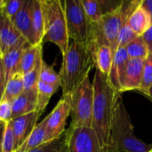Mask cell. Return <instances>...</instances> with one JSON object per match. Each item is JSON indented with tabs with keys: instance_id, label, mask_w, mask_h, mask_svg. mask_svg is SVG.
Masks as SVG:
<instances>
[{
	"instance_id": "6",
	"label": "cell",
	"mask_w": 152,
	"mask_h": 152,
	"mask_svg": "<svg viewBox=\"0 0 152 152\" xmlns=\"http://www.w3.org/2000/svg\"><path fill=\"white\" fill-rule=\"evenodd\" d=\"M71 127H93L94 87L89 77L69 96Z\"/></svg>"
},
{
	"instance_id": "22",
	"label": "cell",
	"mask_w": 152,
	"mask_h": 152,
	"mask_svg": "<svg viewBox=\"0 0 152 152\" xmlns=\"http://www.w3.org/2000/svg\"><path fill=\"white\" fill-rule=\"evenodd\" d=\"M23 91V75L22 73H17L10 77L5 83L2 100L8 101L12 103V102H13Z\"/></svg>"
},
{
	"instance_id": "2",
	"label": "cell",
	"mask_w": 152,
	"mask_h": 152,
	"mask_svg": "<svg viewBox=\"0 0 152 152\" xmlns=\"http://www.w3.org/2000/svg\"><path fill=\"white\" fill-rule=\"evenodd\" d=\"M93 54L87 45L77 42H69L66 53L62 56L60 70L62 96H69L89 77L94 67Z\"/></svg>"
},
{
	"instance_id": "18",
	"label": "cell",
	"mask_w": 152,
	"mask_h": 152,
	"mask_svg": "<svg viewBox=\"0 0 152 152\" xmlns=\"http://www.w3.org/2000/svg\"><path fill=\"white\" fill-rule=\"evenodd\" d=\"M127 23L137 36H142L151 26V18L142 6V0L127 19Z\"/></svg>"
},
{
	"instance_id": "20",
	"label": "cell",
	"mask_w": 152,
	"mask_h": 152,
	"mask_svg": "<svg viewBox=\"0 0 152 152\" xmlns=\"http://www.w3.org/2000/svg\"><path fill=\"white\" fill-rule=\"evenodd\" d=\"M46 117L36 126L32 133L22 143L16 152H28L45 142L46 136Z\"/></svg>"
},
{
	"instance_id": "13",
	"label": "cell",
	"mask_w": 152,
	"mask_h": 152,
	"mask_svg": "<svg viewBox=\"0 0 152 152\" xmlns=\"http://www.w3.org/2000/svg\"><path fill=\"white\" fill-rule=\"evenodd\" d=\"M22 38L12 20L6 15L4 9H0V43L3 54L18 44Z\"/></svg>"
},
{
	"instance_id": "26",
	"label": "cell",
	"mask_w": 152,
	"mask_h": 152,
	"mask_svg": "<svg viewBox=\"0 0 152 152\" xmlns=\"http://www.w3.org/2000/svg\"><path fill=\"white\" fill-rule=\"evenodd\" d=\"M66 139L67 134L65 131V133L60 137L53 141L45 142L28 152H68L66 147Z\"/></svg>"
},
{
	"instance_id": "35",
	"label": "cell",
	"mask_w": 152,
	"mask_h": 152,
	"mask_svg": "<svg viewBox=\"0 0 152 152\" xmlns=\"http://www.w3.org/2000/svg\"><path fill=\"white\" fill-rule=\"evenodd\" d=\"M4 86H5L4 74V69H3L2 61H1V58H0V101L2 100V97H3V94H4Z\"/></svg>"
},
{
	"instance_id": "33",
	"label": "cell",
	"mask_w": 152,
	"mask_h": 152,
	"mask_svg": "<svg viewBox=\"0 0 152 152\" xmlns=\"http://www.w3.org/2000/svg\"><path fill=\"white\" fill-rule=\"evenodd\" d=\"M12 119V104L8 101H0V123H6Z\"/></svg>"
},
{
	"instance_id": "41",
	"label": "cell",
	"mask_w": 152,
	"mask_h": 152,
	"mask_svg": "<svg viewBox=\"0 0 152 152\" xmlns=\"http://www.w3.org/2000/svg\"><path fill=\"white\" fill-rule=\"evenodd\" d=\"M149 152H152V149H151V151H149Z\"/></svg>"
},
{
	"instance_id": "39",
	"label": "cell",
	"mask_w": 152,
	"mask_h": 152,
	"mask_svg": "<svg viewBox=\"0 0 152 152\" xmlns=\"http://www.w3.org/2000/svg\"><path fill=\"white\" fill-rule=\"evenodd\" d=\"M4 4H5V1L4 0H0V9L4 8Z\"/></svg>"
},
{
	"instance_id": "1",
	"label": "cell",
	"mask_w": 152,
	"mask_h": 152,
	"mask_svg": "<svg viewBox=\"0 0 152 152\" xmlns=\"http://www.w3.org/2000/svg\"><path fill=\"white\" fill-rule=\"evenodd\" d=\"M93 87V129L97 134L102 151L108 152L113 110L119 93L113 89L109 77L98 70H95Z\"/></svg>"
},
{
	"instance_id": "28",
	"label": "cell",
	"mask_w": 152,
	"mask_h": 152,
	"mask_svg": "<svg viewBox=\"0 0 152 152\" xmlns=\"http://www.w3.org/2000/svg\"><path fill=\"white\" fill-rule=\"evenodd\" d=\"M39 81L44 82L48 85L55 86H61V77L59 73H57L53 66H49L46 64V62L44 61L42 63V68L40 70V76H39Z\"/></svg>"
},
{
	"instance_id": "3",
	"label": "cell",
	"mask_w": 152,
	"mask_h": 152,
	"mask_svg": "<svg viewBox=\"0 0 152 152\" xmlns=\"http://www.w3.org/2000/svg\"><path fill=\"white\" fill-rule=\"evenodd\" d=\"M151 149V143L135 136L131 117L119 94L113 110L108 152H149Z\"/></svg>"
},
{
	"instance_id": "34",
	"label": "cell",
	"mask_w": 152,
	"mask_h": 152,
	"mask_svg": "<svg viewBox=\"0 0 152 152\" xmlns=\"http://www.w3.org/2000/svg\"><path fill=\"white\" fill-rule=\"evenodd\" d=\"M148 46L149 49V53H152V24L150 27V28L142 36Z\"/></svg>"
},
{
	"instance_id": "7",
	"label": "cell",
	"mask_w": 152,
	"mask_h": 152,
	"mask_svg": "<svg viewBox=\"0 0 152 152\" xmlns=\"http://www.w3.org/2000/svg\"><path fill=\"white\" fill-rule=\"evenodd\" d=\"M62 4L69 39L87 45L91 40L92 27L85 13L82 1L65 0Z\"/></svg>"
},
{
	"instance_id": "12",
	"label": "cell",
	"mask_w": 152,
	"mask_h": 152,
	"mask_svg": "<svg viewBox=\"0 0 152 152\" xmlns=\"http://www.w3.org/2000/svg\"><path fill=\"white\" fill-rule=\"evenodd\" d=\"M39 116L40 114L38 112L33 111L10 120V124L15 136L17 150L22 145V143L26 141V139L29 136V134L36 127L37 121Z\"/></svg>"
},
{
	"instance_id": "38",
	"label": "cell",
	"mask_w": 152,
	"mask_h": 152,
	"mask_svg": "<svg viewBox=\"0 0 152 152\" xmlns=\"http://www.w3.org/2000/svg\"><path fill=\"white\" fill-rule=\"evenodd\" d=\"M146 97H147V98H148V99H149V100H150V101H151V102H152V88H151V90L150 91L149 94H148V95H147Z\"/></svg>"
},
{
	"instance_id": "16",
	"label": "cell",
	"mask_w": 152,
	"mask_h": 152,
	"mask_svg": "<svg viewBox=\"0 0 152 152\" xmlns=\"http://www.w3.org/2000/svg\"><path fill=\"white\" fill-rule=\"evenodd\" d=\"M89 50L93 54L96 70L100 71L104 76L109 77L114 56V52L111 47L107 44H102L95 45Z\"/></svg>"
},
{
	"instance_id": "31",
	"label": "cell",
	"mask_w": 152,
	"mask_h": 152,
	"mask_svg": "<svg viewBox=\"0 0 152 152\" xmlns=\"http://www.w3.org/2000/svg\"><path fill=\"white\" fill-rule=\"evenodd\" d=\"M138 36L131 28L127 20L122 26L118 37V47H126L129 43H131Z\"/></svg>"
},
{
	"instance_id": "10",
	"label": "cell",
	"mask_w": 152,
	"mask_h": 152,
	"mask_svg": "<svg viewBox=\"0 0 152 152\" xmlns=\"http://www.w3.org/2000/svg\"><path fill=\"white\" fill-rule=\"evenodd\" d=\"M143 65L144 60L129 58L120 80L121 94L127 91H139L142 81Z\"/></svg>"
},
{
	"instance_id": "36",
	"label": "cell",
	"mask_w": 152,
	"mask_h": 152,
	"mask_svg": "<svg viewBox=\"0 0 152 152\" xmlns=\"http://www.w3.org/2000/svg\"><path fill=\"white\" fill-rule=\"evenodd\" d=\"M142 4L149 12L152 20V0H142Z\"/></svg>"
},
{
	"instance_id": "17",
	"label": "cell",
	"mask_w": 152,
	"mask_h": 152,
	"mask_svg": "<svg viewBox=\"0 0 152 152\" xmlns=\"http://www.w3.org/2000/svg\"><path fill=\"white\" fill-rule=\"evenodd\" d=\"M129 60V56L127 54L126 47H118L114 53L112 67L110 70V74L109 77V80L113 87V89L117 93H120V80L126 68V65Z\"/></svg>"
},
{
	"instance_id": "30",
	"label": "cell",
	"mask_w": 152,
	"mask_h": 152,
	"mask_svg": "<svg viewBox=\"0 0 152 152\" xmlns=\"http://www.w3.org/2000/svg\"><path fill=\"white\" fill-rule=\"evenodd\" d=\"M44 61L43 56L37 61L36 66L28 73L23 74V85H24V91L31 90L37 87V83L39 81L40 70L42 68V63Z\"/></svg>"
},
{
	"instance_id": "25",
	"label": "cell",
	"mask_w": 152,
	"mask_h": 152,
	"mask_svg": "<svg viewBox=\"0 0 152 152\" xmlns=\"http://www.w3.org/2000/svg\"><path fill=\"white\" fill-rule=\"evenodd\" d=\"M82 5L90 24L98 22L103 16L100 0H81Z\"/></svg>"
},
{
	"instance_id": "23",
	"label": "cell",
	"mask_w": 152,
	"mask_h": 152,
	"mask_svg": "<svg viewBox=\"0 0 152 152\" xmlns=\"http://www.w3.org/2000/svg\"><path fill=\"white\" fill-rule=\"evenodd\" d=\"M58 89H59L58 86L48 85L44 82L38 81L37 86V109H36L37 112H38L41 115V113L45 110V109L48 105L50 99L57 92Z\"/></svg>"
},
{
	"instance_id": "37",
	"label": "cell",
	"mask_w": 152,
	"mask_h": 152,
	"mask_svg": "<svg viewBox=\"0 0 152 152\" xmlns=\"http://www.w3.org/2000/svg\"><path fill=\"white\" fill-rule=\"evenodd\" d=\"M4 127V123H0V152H1V139H2Z\"/></svg>"
},
{
	"instance_id": "15",
	"label": "cell",
	"mask_w": 152,
	"mask_h": 152,
	"mask_svg": "<svg viewBox=\"0 0 152 152\" xmlns=\"http://www.w3.org/2000/svg\"><path fill=\"white\" fill-rule=\"evenodd\" d=\"M32 1L26 0L21 10L13 18L12 22L20 34V36L27 40V42L33 45V36H32V24H31V10Z\"/></svg>"
},
{
	"instance_id": "27",
	"label": "cell",
	"mask_w": 152,
	"mask_h": 152,
	"mask_svg": "<svg viewBox=\"0 0 152 152\" xmlns=\"http://www.w3.org/2000/svg\"><path fill=\"white\" fill-rule=\"evenodd\" d=\"M152 88V53H149L147 58L144 60L142 81L139 89L140 94L147 96Z\"/></svg>"
},
{
	"instance_id": "40",
	"label": "cell",
	"mask_w": 152,
	"mask_h": 152,
	"mask_svg": "<svg viewBox=\"0 0 152 152\" xmlns=\"http://www.w3.org/2000/svg\"><path fill=\"white\" fill-rule=\"evenodd\" d=\"M3 56V52H2V46H1V43H0V58H2Z\"/></svg>"
},
{
	"instance_id": "11",
	"label": "cell",
	"mask_w": 152,
	"mask_h": 152,
	"mask_svg": "<svg viewBox=\"0 0 152 152\" xmlns=\"http://www.w3.org/2000/svg\"><path fill=\"white\" fill-rule=\"evenodd\" d=\"M29 44L23 37L18 42L16 45L11 48L8 52L3 54L1 61L4 74V81L5 83L8 81L10 77L17 73H21L20 70V61L23 51Z\"/></svg>"
},
{
	"instance_id": "19",
	"label": "cell",
	"mask_w": 152,
	"mask_h": 152,
	"mask_svg": "<svg viewBox=\"0 0 152 152\" xmlns=\"http://www.w3.org/2000/svg\"><path fill=\"white\" fill-rule=\"evenodd\" d=\"M31 24H32L33 45H43L44 37H45V22H44L42 6H41V0L32 1Z\"/></svg>"
},
{
	"instance_id": "24",
	"label": "cell",
	"mask_w": 152,
	"mask_h": 152,
	"mask_svg": "<svg viewBox=\"0 0 152 152\" xmlns=\"http://www.w3.org/2000/svg\"><path fill=\"white\" fill-rule=\"evenodd\" d=\"M129 58L145 60L149 54L148 46L142 36H138L126 46Z\"/></svg>"
},
{
	"instance_id": "8",
	"label": "cell",
	"mask_w": 152,
	"mask_h": 152,
	"mask_svg": "<svg viewBox=\"0 0 152 152\" xmlns=\"http://www.w3.org/2000/svg\"><path fill=\"white\" fill-rule=\"evenodd\" d=\"M68 152H103L93 127H71L66 130Z\"/></svg>"
},
{
	"instance_id": "9",
	"label": "cell",
	"mask_w": 152,
	"mask_h": 152,
	"mask_svg": "<svg viewBox=\"0 0 152 152\" xmlns=\"http://www.w3.org/2000/svg\"><path fill=\"white\" fill-rule=\"evenodd\" d=\"M70 116V103L69 96L61 97L52 112L46 116V136L45 142L53 141L66 131L65 126L68 118Z\"/></svg>"
},
{
	"instance_id": "21",
	"label": "cell",
	"mask_w": 152,
	"mask_h": 152,
	"mask_svg": "<svg viewBox=\"0 0 152 152\" xmlns=\"http://www.w3.org/2000/svg\"><path fill=\"white\" fill-rule=\"evenodd\" d=\"M43 45H29L23 51L20 61V70L22 75L30 71L43 56Z\"/></svg>"
},
{
	"instance_id": "29",
	"label": "cell",
	"mask_w": 152,
	"mask_h": 152,
	"mask_svg": "<svg viewBox=\"0 0 152 152\" xmlns=\"http://www.w3.org/2000/svg\"><path fill=\"white\" fill-rule=\"evenodd\" d=\"M15 136L10 121L4 123V127L1 139V152H16Z\"/></svg>"
},
{
	"instance_id": "14",
	"label": "cell",
	"mask_w": 152,
	"mask_h": 152,
	"mask_svg": "<svg viewBox=\"0 0 152 152\" xmlns=\"http://www.w3.org/2000/svg\"><path fill=\"white\" fill-rule=\"evenodd\" d=\"M37 90V87L31 90L23 91L13 102H12V119L22 115L36 111Z\"/></svg>"
},
{
	"instance_id": "5",
	"label": "cell",
	"mask_w": 152,
	"mask_h": 152,
	"mask_svg": "<svg viewBox=\"0 0 152 152\" xmlns=\"http://www.w3.org/2000/svg\"><path fill=\"white\" fill-rule=\"evenodd\" d=\"M45 22L44 43L54 44L63 56L69 45L63 4L60 0H41Z\"/></svg>"
},
{
	"instance_id": "4",
	"label": "cell",
	"mask_w": 152,
	"mask_h": 152,
	"mask_svg": "<svg viewBox=\"0 0 152 152\" xmlns=\"http://www.w3.org/2000/svg\"><path fill=\"white\" fill-rule=\"evenodd\" d=\"M140 2L141 0L122 1L117 9L105 13L98 22L91 24L92 36L87 45L93 47L107 44L115 53L118 48V37L120 29Z\"/></svg>"
},
{
	"instance_id": "32",
	"label": "cell",
	"mask_w": 152,
	"mask_h": 152,
	"mask_svg": "<svg viewBox=\"0 0 152 152\" xmlns=\"http://www.w3.org/2000/svg\"><path fill=\"white\" fill-rule=\"evenodd\" d=\"M26 0H10L5 1V4L4 6V11L6 15L12 20L16 14L21 10L22 6L24 5Z\"/></svg>"
}]
</instances>
